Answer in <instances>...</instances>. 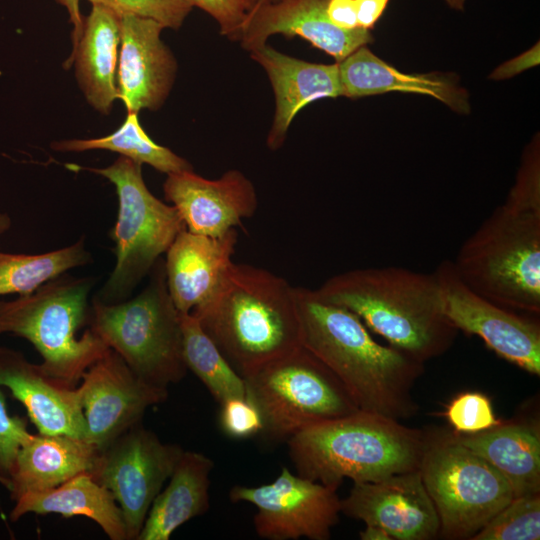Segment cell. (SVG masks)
Masks as SVG:
<instances>
[{
    "instance_id": "obj_11",
    "label": "cell",
    "mask_w": 540,
    "mask_h": 540,
    "mask_svg": "<svg viewBox=\"0 0 540 540\" xmlns=\"http://www.w3.org/2000/svg\"><path fill=\"white\" fill-rule=\"evenodd\" d=\"M184 450L162 442L141 422L100 451L90 472L121 509L127 540H137L150 507Z\"/></svg>"
},
{
    "instance_id": "obj_9",
    "label": "cell",
    "mask_w": 540,
    "mask_h": 540,
    "mask_svg": "<svg viewBox=\"0 0 540 540\" xmlns=\"http://www.w3.org/2000/svg\"><path fill=\"white\" fill-rule=\"evenodd\" d=\"M259 408L263 433L288 440L313 424L359 410L334 373L302 345L242 376Z\"/></svg>"
},
{
    "instance_id": "obj_30",
    "label": "cell",
    "mask_w": 540,
    "mask_h": 540,
    "mask_svg": "<svg viewBox=\"0 0 540 540\" xmlns=\"http://www.w3.org/2000/svg\"><path fill=\"white\" fill-rule=\"evenodd\" d=\"M91 261L85 238L72 245L42 254L0 252V296L30 294L70 269Z\"/></svg>"
},
{
    "instance_id": "obj_20",
    "label": "cell",
    "mask_w": 540,
    "mask_h": 540,
    "mask_svg": "<svg viewBox=\"0 0 540 540\" xmlns=\"http://www.w3.org/2000/svg\"><path fill=\"white\" fill-rule=\"evenodd\" d=\"M237 237L236 228L215 237L183 229L175 237L164 266L168 292L179 313H192L212 297L233 263Z\"/></svg>"
},
{
    "instance_id": "obj_33",
    "label": "cell",
    "mask_w": 540,
    "mask_h": 540,
    "mask_svg": "<svg viewBox=\"0 0 540 540\" xmlns=\"http://www.w3.org/2000/svg\"><path fill=\"white\" fill-rule=\"evenodd\" d=\"M105 6L119 15L132 14L151 18L164 28L179 29L193 9L188 0H88Z\"/></svg>"
},
{
    "instance_id": "obj_45",
    "label": "cell",
    "mask_w": 540,
    "mask_h": 540,
    "mask_svg": "<svg viewBox=\"0 0 540 540\" xmlns=\"http://www.w3.org/2000/svg\"><path fill=\"white\" fill-rule=\"evenodd\" d=\"M280 0H258V2H277Z\"/></svg>"
},
{
    "instance_id": "obj_1",
    "label": "cell",
    "mask_w": 540,
    "mask_h": 540,
    "mask_svg": "<svg viewBox=\"0 0 540 540\" xmlns=\"http://www.w3.org/2000/svg\"><path fill=\"white\" fill-rule=\"evenodd\" d=\"M300 343L340 380L359 410L396 420L417 411L412 388L424 364L375 341L350 310L294 287Z\"/></svg>"
},
{
    "instance_id": "obj_2",
    "label": "cell",
    "mask_w": 540,
    "mask_h": 540,
    "mask_svg": "<svg viewBox=\"0 0 540 540\" xmlns=\"http://www.w3.org/2000/svg\"><path fill=\"white\" fill-rule=\"evenodd\" d=\"M356 314L390 346L424 364L445 353L458 330L443 313L435 273L395 266L348 270L314 289Z\"/></svg>"
},
{
    "instance_id": "obj_21",
    "label": "cell",
    "mask_w": 540,
    "mask_h": 540,
    "mask_svg": "<svg viewBox=\"0 0 540 540\" xmlns=\"http://www.w3.org/2000/svg\"><path fill=\"white\" fill-rule=\"evenodd\" d=\"M266 71L275 95V114L267 146L279 149L296 114L323 98L343 96L339 66L317 64L283 54L265 44L250 52Z\"/></svg>"
},
{
    "instance_id": "obj_6",
    "label": "cell",
    "mask_w": 540,
    "mask_h": 540,
    "mask_svg": "<svg viewBox=\"0 0 540 540\" xmlns=\"http://www.w3.org/2000/svg\"><path fill=\"white\" fill-rule=\"evenodd\" d=\"M453 262L473 291L508 309L540 314V214L504 204L461 245Z\"/></svg>"
},
{
    "instance_id": "obj_43",
    "label": "cell",
    "mask_w": 540,
    "mask_h": 540,
    "mask_svg": "<svg viewBox=\"0 0 540 540\" xmlns=\"http://www.w3.org/2000/svg\"><path fill=\"white\" fill-rule=\"evenodd\" d=\"M11 227V218L6 213H0V236Z\"/></svg>"
},
{
    "instance_id": "obj_15",
    "label": "cell",
    "mask_w": 540,
    "mask_h": 540,
    "mask_svg": "<svg viewBox=\"0 0 540 540\" xmlns=\"http://www.w3.org/2000/svg\"><path fill=\"white\" fill-rule=\"evenodd\" d=\"M341 512L375 525L397 540H432L440 523L419 469L374 482H354Z\"/></svg>"
},
{
    "instance_id": "obj_19",
    "label": "cell",
    "mask_w": 540,
    "mask_h": 540,
    "mask_svg": "<svg viewBox=\"0 0 540 540\" xmlns=\"http://www.w3.org/2000/svg\"><path fill=\"white\" fill-rule=\"evenodd\" d=\"M0 386L25 407L39 434L86 440L80 388L48 374L14 349L0 347Z\"/></svg>"
},
{
    "instance_id": "obj_3",
    "label": "cell",
    "mask_w": 540,
    "mask_h": 540,
    "mask_svg": "<svg viewBox=\"0 0 540 540\" xmlns=\"http://www.w3.org/2000/svg\"><path fill=\"white\" fill-rule=\"evenodd\" d=\"M190 314L241 376L301 345L294 286L261 267L233 262Z\"/></svg>"
},
{
    "instance_id": "obj_25",
    "label": "cell",
    "mask_w": 540,
    "mask_h": 540,
    "mask_svg": "<svg viewBox=\"0 0 540 540\" xmlns=\"http://www.w3.org/2000/svg\"><path fill=\"white\" fill-rule=\"evenodd\" d=\"M99 453L84 439L61 434H31L19 448L13 463L7 488L11 499L49 490L78 474L90 473Z\"/></svg>"
},
{
    "instance_id": "obj_17",
    "label": "cell",
    "mask_w": 540,
    "mask_h": 540,
    "mask_svg": "<svg viewBox=\"0 0 540 540\" xmlns=\"http://www.w3.org/2000/svg\"><path fill=\"white\" fill-rule=\"evenodd\" d=\"M163 29L151 18L121 15L117 88L127 112L158 110L170 94L177 62L161 39Z\"/></svg>"
},
{
    "instance_id": "obj_39",
    "label": "cell",
    "mask_w": 540,
    "mask_h": 540,
    "mask_svg": "<svg viewBox=\"0 0 540 540\" xmlns=\"http://www.w3.org/2000/svg\"><path fill=\"white\" fill-rule=\"evenodd\" d=\"M326 13L329 21L339 29L350 31L360 28L354 0H329Z\"/></svg>"
},
{
    "instance_id": "obj_27",
    "label": "cell",
    "mask_w": 540,
    "mask_h": 540,
    "mask_svg": "<svg viewBox=\"0 0 540 540\" xmlns=\"http://www.w3.org/2000/svg\"><path fill=\"white\" fill-rule=\"evenodd\" d=\"M14 501L12 521L28 513L84 516L96 522L111 540H127L122 512L113 494L90 473L78 474L49 490L25 493Z\"/></svg>"
},
{
    "instance_id": "obj_4",
    "label": "cell",
    "mask_w": 540,
    "mask_h": 540,
    "mask_svg": "<svg viewBox=\"0 0 540 540\" xmlns=\"http://www.w3.org/2000/svg\"><path fill=\"white\" fill-rule=\"evenodd\" d=\"M427 433L358 410L308 426L288 440L297 474L337 489L345 478L374 482L419 469Z\"/></svg>"
},
{
    "instance_id": "obj_31",
    "label": "cell",
    "mask_w": 540,
    "mask_h": 540,
    "mask_svg": "<svg viewBox=\"0 0 540 540\" xmlns=\"http://www.w3.org/2000/svg\"><path fill=\"white\" fill-rule=\"evenodd\" d=\"M540 493L514 497L471 540H538Z\"/></svg>"
},
{
    "instance_id": "obj_13",
    "label": "cell",
    "mask_w": 540,
    "mask_h": 540,
    "mask_svg": "<svg viewBox=\"0 0 540 540\" xmlns=\"http://www.w3.org/2000/svg\"><path fill=\"white\" fill-rule=\"evenodd\" d=\"M229 497L257 508L255 531L268 540H327L341 512L337 489L293 474L287 467L271 483L234 486Z\"/></svg>"
},
{
    "instance_id": "obj_42",
    "label": "cell",
    "mask_w": 540,
    "mask_h": 540,
    "mask_svg": "<svg viewBox=\"0 0 540 540\" xmlns=\"http://www.w3.org/2000/svg\"><path fill=\"white\" fill-rule=\"evenodd\" d=\"M359 535L362 540H393L387 531L375 525H366Z\"/></svg>"
},
{
    "instance_id": "obj_36",
    "label": "cell",
    "mask_w": 540,
    "mask_h": 540,
    "mask_svg": "<svg viewBox=\"0 0 540 540\" xmlns=\"http://www.w3.org/2000/svg\"><path fill=\"white\" fill-rule=\"evenodd\" d=\"M30 436L26 420L8 413L6 398L0 389V484L6 489L17 452Z\"/></svg>"
},
{
    "instance_id": "obj_40",
    "label": "cell",
    "mask_w": 540,
    "mask_h": 540,
    "mask_svg": "<svg viewBox=\"0 0 540 540\" xmlns=\"http://www.w3.org/2000/svg\"><path fill=\"white\" fill-rule=\"evenodd\" d=\"M390 0H354L358 26L371 30L381 18Z\"/></svg>"
},
{
    "instance_id": "obj_26",
    "label": "cell",
    "mask_w": 540,
    "mask_h": 540,
    "mask_svg": "<svg viewBox=\"0 0 540 540\" xmlns=\"http://www.w3.org/2000/svg\"><path fill=\"white\" fill-rule=\"evenodd\" d=\"M213 468L206 455L184 450L168 485L153 501L137 540H168L184 523L205 513Z\"/></svg>"
},
{
    "instance_id": "obj_35",
    "label": "cell",
    "mask_w": 540,
    "mask_h": 540,
    "mask_svg": "<svg viewBox=\"0 0 540 540\" xmlns=\"http://www.w3.org/2000/svg\"><path fill=\"white\" fill-rule=\"evenodd\" d=\"M221 430L234 439H246L262 434L264 421L257 405L247 396L233 397L220 403Z\"/></svg>"
},
{
    "instance_id": "obj_32",
    "label": "cell",
    "mask_w": 540,
    "mask_h": 540,
    "mask_svg": "<svg viewBox=\"0 0 540 540\" xmlns=\"http://www.w3.org/2000/svg\"><path fill=\"white\" fill-rule=\"evenodd\" d=\"M443 415L459 434L479 433L501 424L490 399L481 392L467 391L455 396Z\"/></svg>"
},
{
    "instance_id": "obj_28",
    "label": "cell",
    "mask_w": 540,
    "mask_h": 540,
    "mask_svg": "<svg viewBox=\"0 0 540 540\" xmlns=\"http://www.w3.org/2000/svg\"><path fill=\"white\" fill-rule=\"evenodd\" d=\"M51 148L59 152H84L88 150H108L119 153L141 165L148 164L154 169L173 174L192 171V165L169 148L154 142L138 120V113L127 112L122 125L113 133L92 139H70L54 141Z\"/></svg>"
},
{
    "instance_id": "obj_37",
    "label": "cell",
    "mask_w": 540,
    "mask_h": 540,
    "mask_svg": "<svg viewBox=\"0 0 540 540\" xmlns=\"http://www.w3.org/2000/svg\"><path fill=\"white\" fill-rule=\"evenodd\" d=\"M209 14L219 25L220 34L239 41L243 23L258 0H188Z\"/></svg>"
},
{
    "instance_id": "obj_23",
    "label": "cell",
    "mask_w": 540,
    "mask_h": 540,
    "mask_svg": "<svg viewBox=\"0 0 540 540\" xmlns=\"http://www.w3.org/2000/svg\"><path fill=\"white\" fill-rule=\"evenodd\" d=\"M449 435L492 465L509 483L514 497L540 493L538 420L514 419L479 433Z\"/></svg>"
},
{
    "instance_id": "obj_14",
    "label": "cell",
    "mask_w": 540,
    "mask_h": 540,
    "mask_svg": "<svg viewBox=\"0 0 540 540\" xmlns=\"http://www.w3.org/2000/svg\"><path fill=\"white\" fill-rule=\"evenodd\" d=\"M82 406L86 441L99 451L141 422L145 411L164 402L168 390L140 379L112 349L82 375Z\"/></svg>"
},
{
    "instance_id": "obj_34",
    "label": "cell",
    "mask_w": 540,
    "mask_h": 540,
    "mask_svg": "<svg viewBox=\"0 0 540 540\" xmlns=\"http://www.w3.org/2000/svg\"><path fill=\"white\" fill-rule=\"evenodd\" d=\"M505 206L519 211L540 214V149L534 140L524 151L516 181Z\"/></svg>"
},
{
    "instance_id": "obj_5",
    "label": "cell",
    "mask_w": 540,
    "mask_h": 540,
    "mask_svg": "<svg viewBox=\"0 0 540 540\" xmlns=\"http://www.w3.org/2000/svg\"><path fill=\"white\" fill-rule=\"evenodd\" d=\"M148 275L145 288L129 300L105 303L94 297L87 323L140 379L168 390L187 372L180 313L169 295L161 258Z\"/></svg>"
},
{
    "instance_id": "obj_41",
    "label": "cell",
    "mask_w": 540,
    "mask_h": 540,
    "mask_svg": "<svg viewBox=\"0 0 540 540\" xmlns=\"http://www.w3.org/2000/svg\"><path fill=\"white\" fill-rule=\"evenodd\" d=\"M65 8L69 16V22L72 24V49L76 46L82 31L84 18L80 11V0H53Z\"/></svg>"
},
{
    "instance_id": "obj_29",
    "label": "cell",
    "mask_w": 540,
    "mask_h": 540,
    "mask_svg": "<svg viewBox=\"0 0 540 540\" xmlns=\"http://www.w3.org/2000/svg\"><path fill=\"white\" fill-rule=\"evenodd\" d=\"M183 357L190 369L219 403L246 396L244 378L233 368L199 320L180 313Z\"/></svg>"
},
{
    "instance_id": "obj_18",
    "label": "cell",
    "mask_w": 540,
    "mask_h": 540,
    "mask_svg": "<svg viewBox=\"0 0 540 540\" xmlns=\"http://www.w3.org/2000/svg\"><path fill=\"white\" fill-rule=\"evenodd\" d=\"M329 0H280L258 2L247 15L239 42L251 52L267 44L275 34L301 37L332 56L337 63L373 42L370 30H342L328 19Z\"/></svg>"
},
{
    "instance_id": "obj_38",
    "label": "cell",
    "mask_w": 540,
    "mask_h": 540,
    "mask_svg": "<svg viewBox=\"0 0 540 540\" xmlns=\"http://www.w3.org/2000/svg\"><path fill=\"white\" fill-rule=\"evenodd\" d=\"M540 62V45L537 42L529 50L510 59L498 66L490 74L489 78L494 80H505L522 73L532 67H535Z\"/></svg>"
},
{
    "instance_id": "obj_8",
    "label": "cell",
    "mask_w": 540,
    "mask_h": 540,
    "mask_svg": "<svg viewBox=\"0 0 540 540\" xmlns=\"http://www.w3.org/2000/svg\"><path fill=\"white\" fill-rule=\"evenodd\" d=\"M73 168L103 176L115 186L119 207L110 237L115 244L116 263L95 298L105 303L126 300L186 227L173 205L149 191L141 164L119 156L108 167Z\"/></svg>"
},
{
    "instance_id": "obj_10",
    "label": "cell",
    "mask_w": 540,
    "mask_h": 540,
    "mask_svg": "<svg viewBox=\"0 0 540 540\" xmlns=\"http://www.w3.org/2000/svg\"><path fill=\"white\" fill-rule=\"evenodd\" d=\"M419 470L444 539H471L514 498L506 479L449 433H427Z\"/></svg>"
},
{
    "instance_id": "obj_12",
    "label": "cell",
    "mask_w": 540,
    "mask_h": 540,
    "mask_svg": "<svg viewBox=\"0 0 540 540\" xmlns=\"http://www.w3.org/2000/svg\"><path fill=\"white\" fill-rule=\"evenodd\" d=\"M443 313L458 330L478 336L501 358L536 376L540 375L538 316L496 304L469 288L452 260L436 267Z\"/></svg>"
},
{
    "instance_id": "obj_16",
    "label": "cell",
    "mask_w": 540,
    "mask_h": 540,
    "mask_svg": "<svg viewBox=\"0 0 540 540\" xmlns=\"http://www.w3.org/2000/svg\"><path fill=\"white\" fill-rule=\"evenodd\" d=\"M163 192L186 229L206 236L224 235L252 217L258 207L253 183L239 170H229L213 180L193 170L168 174Z\"/></svg>"
},
{
    "instance_id": "obj_22",
    "label": "cell",
    "mask_w": 540,
    "mask_h": 540,
    "mask_svg": "<svg viewBox=\"0 0 540 540\" xmlns=\"http://www.w3.org/2000/svg\"><path fill=\"white\" fill-rule=\"evenodd\" d=\"M121 41V15L92 5L84 18L83 31L64 63L74 64L77 83L89 105L109 115L118 97L117 68Z\"/></svg>"
},
{
    "instance_id": "obj_44",
    "label": "cell",
    "mask_w": 540,
    "mask_h": 540,
    "mask_svg": "<svg viewBox=\"0 0 540 540\" xmlns=\"http://www.w3.org/2000/svg\"><path fill=\"white\" fill-rule=\"evenodd\" d=\"M446 4L454 10L462 11L466 0H444Z\"/></svg>"
},
{
    "instance_id": "obj_24",
    "label": "cell",
    "mask_w": 540,
    "mask_h": 540,
    "mask_svg": "<svg viewBox=\"0 0 540 540\" xmlns=\"http://www.w3.org/2000/svg\"><path fill=\"white\" fill-rule=\"evenodd\" d=\"M343 96L358 98L388 92L431 96L453 111L468 114V93L454 77L439 73L406 74L362 46L338 63Z\"/></svg>"
},
{
    "instance_id": "obj_7",
    "label": "cell",
    "mask_w": 540,
    "mask_h": 540,
    "mask_svg": "<svg viewBox=\"0 0 540 540\" xmlns=\"http://www.w3.org/2000/svg\"><path fill=\"white\" fill-rule=\"evenodd\" d=\"M91 277L66 273L34 292L10 301H0V334L12 333L27 339L40 353L42 368L51 376L76 386L83 373L109 347L87 323Z\"/></svg>"
}]
</instances>
